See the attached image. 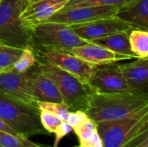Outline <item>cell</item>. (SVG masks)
Instances as JSON below:
<instances>
[{
    "mask_svg": "<svg viewBox=\"0 0 148 147\" xmlns=\"http://www.w3.org/2000/svg\"><path fill=\"white\" fill-rule=\"evenodd\" d=\"M29 0H2L0 2V42L19 49L32 48L30 32L20 22V15Z\"/></svg>",
    "mask_w": 148,
    "mask_h": 147,
    "instance_id": "cell-5",
    "label": "cell"
},
{
    "mask_svg": "<svg viewBox=\"0 0 148 147\" xmlns=\"http://www.w3.org/2000/svg\"><path fill=\"white\" fill-rule=\"evenodd\" d=\"M34 1H36V0H29V2H34Z\"/></svg>",
    "mask_w": 148,
    "mask_h": 147,
    "instance_id": "cell-28",
    "label": "cell"
},
{
    "mask_svg": "<svg viewBox=\"0 0 148 147\" xmlns=\"http://www.w3.org/2000/svg\"><path fill=\"white\" fill-rule=\"evenodd\" d=\"M0 119L18 134L29 138L47 134L40 121L37 103L29 102L0 92Z\"/></svg>",
    "mask_w": 148,
    "mask_h": 147,
    "instance_id": "cell-2",
    "label": "cell"
},
{
    "mask_svg": "<svg viewBox=\"0 0 148 147\" xmlns=\"http://www.w3.org/2000/svg\"><path fill=\"white\" fill-rule=\"evenodd\" d=\"M0 92L29 102L37 103L29 93L27 86V72L19 73L15 69L1 72Z\"/></svg>",
    "mask_w": 148,
    "mask_h": 147,
    "instance_id": "cell-15",
    "label": "cell"
},
{
    "mask_svg": "<svg viewBox=\"0 0 148 147\" xmlns=\"http://www.w3.org/2000/svg\"><path fill=\"white\" fill-rule=\"evenodd\" d=\"M134 0H69L65 8L84 6H115L121 8Z\"/></svg>",
    "mask_w": 148,
    "mask_h": 147,
    "instance_id": "cell-22",
    "label": "cell"
},
{
    "mask_svg": "<svg viewBox=\"0 0 148 147\" xmlns=\"http://www.w3.org/2000/svg\"><path fill=\"white\" fill-rule=\"evenodd\" d=\"M37 106L40 110H44L54 113L58 116L62 121L67 122L70 110L64 103H57V102H37Z\"/></svg>",
    "mask_w": 148,
    "mask_h": 147,
    "instance_id": "cell-24",
    "label": "cell"
},
{
    "mask_svg": "<svg viewBox=\"0 0 148 147\" xmlns=\"http://www.w3.org/2000/svg\"><path fill=\"white\" fill-rule=\"evenodd\" d=\"M73 131L78 137L80 147H102L101 139L97 131V125L91 119H86Z\"/></svg>",
    "mask_w": 148,
    "mask_h": 147,
    "instance_id": "cell-18",
    "label": "cell"
},
{
    "mask_svg": "<svg viewBox=\"0 0 148 147\" xmlns=\"http://www.w3.org/2000/svg\"><path fill=\"white\" fill-rule=\"evenodd\" d=\"M121 68L129 93L148 97V58L121 64Z\"/></svg>",
    "mask_w": 148,
    "mask_h": 147,
    "instance_id": "cell-13",
    "label": "cell"
},
{
    "mask_svg": "<svg viewBox=\"0 0 148 147\" xmlns=\"http://www.w3.org/2000/svg\"><path fill=\"white\" fill-rule=\"evenodd\" d=\"M1 72H4V71H3V70H1V69H0V73H1Z\"/></svg>",
    "mask_w": 148,
    "mask_h": 147,
    "instance_id": "cell-29",
    "label": "cell"
},
{
    "mask_svg": "<svg viewBox=\"0 0 148 147\" xmlns=\"http://www.w3.org/2000/svg\"><path fill=\"white\" fill-rule=\"evenodd\" d=\"M0 147H42L32 141L27 137L17 134H11L0 132Z\"/></svg>",
    "mask_w": 148,
    "mask_h": 147,
    "instance_id": "cell-21",
    "label": "cell"
},
{
    "mask_svg": "<svg viewBox=\"0 0 148 147\" xmlns=\"http://www.w3.org/2000/svg\"><path fill=\"white\" fill-rule=\"evenodd\" d=\"M129 33L130 31L119 32L110 35L108 36L94 40L91 42L104 47L119 55L127 57V59H134L137 58V56L133 53L131 49L129 42Z\"/></svg>",
    "mask_w": 148,
    "mask_h": 147,
    "instance_id": "cell-17",
    "label": "cell"
},
{
    "mask_svg": "<svg viewBox=\"0 0 148 147\" xmlns=\"http://www.w3.org/2000/svg\"><path fill=\"white\" fill-rule=\"evenodd\" d=\"M148 132L143 133L136 141L128 147H148Z\"/></svg>",
    "mask_w": 148,
    "mask_h": 147,
    "instance_id": "cell-26",
    "label": "cell"
},
{
    "mask_svg": "<svg viewBox=\"0 0 148 147\" xmlns=\"http://www.w3.org/2000/svg\"><path fill=\"white\" fill-rule=\"evenodd\" d=\"M130 47L137 58H148V31L132 29L129 33Z\"/></svg>",
    "mask_w": 148,
    "mask_h": 147,
    "instance_id": "cell-19",
    "label": "cell"
},
{
    "mask_svg": "<svg viewBox=\"0 0 148 147\" xmlns=\"http://www.w3.org/2000/svg\"><path fill=\"white\" fill-rule=\"evenodd\" d=\"M36 66L43 75L55 82L61 93L63 103L70 111H86L88 97L93 93L88 84L41 59L36 58Z\"/></svg>",
    "mask_w": 148,
    "mask_h": 147,
    "instance_id": "cell-4",
    "label": "cell"
},
{
    "mask_svg": "<svg viewBox=\"0 0 148 147\" xmlns=\"http://www.w3.org/2000/svg\"><path fill=\"white\" fill-rule=\"evenodd\" d=\"M32 49L37 59L45 61L73 75L85 84H88L96 67L82 61L68 51L45 49L41 48H32Z\"/></svg>",
    "mask_w": 148,
    "mask_h": 147,
    "instance_id": "cell-7",
    "label": "cell"
},
{
    "mask_svg": "<svg viewBox=\"0 0 148 147\" xmlns=\"http://www.w3.org/2000/svg\"><path fill=\"white\" fill-rule=\"evenodd\" d=\"M36 68L27 71V86L31 97L36 101L63 103L62 97L55 82Z\"/></svg>",
    "mask_w": 148,
    "mask_h": 147,
    "instance_id": "cell-12",
    "label": "cell"
},
{
    "mask_svg": "<svg viewBox=\"0 0 148 147\" xmlns=\"http://www.w3.org/2000/svg\"><path fill=\"white\" fill-rule=\"evenodd\" d=\"M70 27L77 36L88 42H93L94 40L115 33L131 31L134 29L127 23L115 16L101 18L85 23L73 24L70 25Z\"/></svg>",
    "mask_w": 148,
    "mask_h": 147,
    "instance_id": "cell-10",
    "label": "cell"
},
{
    "mask_svg": "<svg viewBox=\"0 0 148 147\" xmlns=\"http://www.w3.org/2000/svg\"><path fill=\"white\" fill-rule=\"evenodd\" d=\"M96 125L102 147H128L148 132V107L128 118Z\"/></svg>",
    "mask_w": 148,
    "mask_h": 147,
    "instance_id": "cell-3",
    "label": "cell"
},
{
    "mask_svg": "<svg viewBox=\"0 0 148 147\" xmlns=\"http://www.w3.org/2000/svg\"><path fill=\"white\" fill-rule=\"evenodd\" d=\"M114 16L134 29L147 30L148 0H134L119 8Z\"/></svg>",
    "mask_w": 148,
    "mask_h": 147,
    "instance_id": "cell-16",
    "label": "cell"
},
{
    "mask_svg": "<svg viewBox=\"0 0 148 147\" xmlns=\"http://www.w3.org/2000/svg\"><path fill=\"white\" fill-rule=\"evenodd\" d=\"M0 132H4V133L15 134V135H17L18 134L14 129H12L9 125H7L2 119H0Z\"/></svg>",
    "mask_w": 148,
    "mask_h": 147,
    "instance_id": "cell-27",
    "label": "cell"
},
{
    "mask_svg": "<svg viewBox=\"0 0 148 147\" xmlns=\"http://www.w3.org/2000/svg\"><path fill=\"white\" fill-rule=\"evenodd\" d=\"M32 48L69 51L75 47L84 46L90 42L77 36L70 25L44 22L30 31Z\"/></svg>",
    "mask_w": 148,
    "mask_h": 147,
    "instance_id": "cell-6",
    "label": "cell"
},
{
    "mask_svg": "<svg viewBox=\"0 0 148 147\" xmlns=\"http://www.w3.org/2000/svg\"><path fill=\"white\" fill-rule=\"evenodd\" d=\"M148 107V97L132 93H92L85 113L95 123L128 118Z\"/></svg>",
    "mask_w": 148,
    "mask_h": 147,
    "instance_id": "cell-1",
    "label": "cell"
},
{
    "mask_svg": "<svg viewBox=\"0 0 148 147\" xmlns=\"http://www.w3.org/2000/svg\"><path fill=\"white\" fill-rule=\"evenodd\" d=\"M118 7L115 6H84L63 7L56 12L46 22L61 23L68 25L85 23L101 18L114 16Z\"/></svg>",
    "mask_w": 148,
    "mask_h": 147,
    "instance_id": "cell-9",
    "label": "cell"
},
{
    "mask_svg": "<svg viewBox=\"0 0 148 147\" xmlns=\"http://www.w3.org/2000/svg\"><path fill=\"white\" fill-rule=\"evenodd\" d=\"M88 85L94 93L98 94L129 92L121 64L117 62L96 66Z\"/></svg>",
    "mask_w": 148,
    "mask_h": 147,
    "instance_id": "cell-8",
    "label": "cell"
},
{
    "mask_svg": "<svg viewBox=\"0 0 148 147\" xmlns=\"http://www.w3.org/2000/svg\"><path fill=\"white\" fill-rule=\"evenodd\" d=\"M75 147H80L79 146H75Z\"/></svg>",
    "mask_w": 148,
    "mask_h": 147,
    "instance_id": "cell-30",
    "label": "cell"
},
{
    "mask_svg": "<svg viewBox=\"0 0 148 147\" xmlns=\"http://www.w3.org/2000/svg\"><path fill=\"white\" fill-rule=\"evenodd\" d=\"M0 43H1V42H0Z\"/></svg>",
    "mask_w": 148,
    "mask_h": 147,
    "instance_id": "cell-32",
    "label": "cell"
},
{
    "mask_svg": "<svg viewBox=\"0 0 148 147\" xmlns=\"http://www.w3.org/2000/svg\"><path fill=\"white\" fill-rule=\"evenodd\" d=\"M23 49L11 47L0 43V69L10 71L13 69V65L19 58Z\"/></svg>",
    "mask_w": 148,
    "mask_h": 147,
    "instance_id": "cell-20",
    "label": "cell"
},
{
    "mask_svg": "<svg viewBox=\"0 0 148 147\" xmlns=\"http://www.w3.org/2000/svg\"><path fill=\"white\" fill-rule=\"evenodd\" d=\"M68 52L75 55L82 61L94 66H99L111 62H118L123 60H128L125 56L119 55L114 52L91 42L84 46L75 47L69 50Z\"/></svg>",
    "mask_w": 148,
    "mask_h": 147,
    "instance_id": "cell-14",
    "label": "cell"
},
{
    "mask_svg": "<svg viewBox=\"0 0 148 147\" xmlns=\"http://www.w3.org/2000/svg\"><path fill=\"white\" fill-rule=\"evenodd\" d=\"M69 0H36L29 2L22 14L20 22L29 32L38 24L46 22L56 12L62 9Z\"/></svg>",
    "mask_w": 148,
    "mask_h": 147,
    "instance_id": "cell-11",
    "label": "cell"
},
{
    "mask_svg": "<svg viewBox=\"0 0 148 147\" xmlns=\"http://www.w3.org/2000/svg\"><path fill=\"white\" fill-rule=\"evenodd\" d=\"M40 121L42 126L48 133H55L62 123L64 122L58 116L44 110H40Z\"/></svg>",
    "mask_w": 148,
    "mask_h": 147,
    "instance_id": "cell-25",
    "label": "cell"
},
{
    "mask_svg": "<svg viewBox=\"0 0 148 147\" xmlns=\"http://www.w3.org/2000/svg\"><path fill=\"white\" fill-rule=\"evenodd\" d=\"M36 63V57L32 48L23 49L19 58L13 65V69L19 73H25Z\"/></svg>",
    "mask_w": 148,
    "mask_h": 147,
    "instance_id": "cell-23",
    "label": "cell"
},
{
    "mask_svg": "<svg viewBox=\"0 0 148 147\" xmlns=\"http://www.w3.org/2000/svg\"><path fill=\"white\" fill-rule=\"evenodd\" d=\"M1 1H2V0H0V2H1Z\"/></svg>",
    "mask_w": 148,
    "mask_h": 147,
    "instance_id": "cell-31",
    "label": "cell"
}]
</instances>
